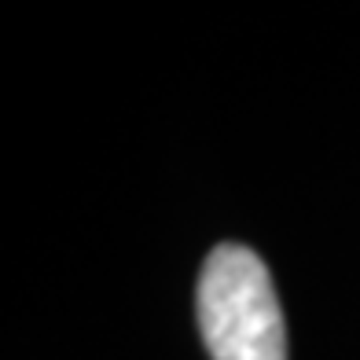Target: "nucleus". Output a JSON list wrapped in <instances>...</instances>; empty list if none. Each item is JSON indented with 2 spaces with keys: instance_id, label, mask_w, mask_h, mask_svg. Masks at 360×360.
Segmentation results:
<instances>
[{
  "instance_id": "nucleus-1",
  "label": "nucleus",
  "mask_w": 360,
  "mask_h": 360,
  "mask_svg": "<svg viewBox=\"0 0 360 360\" xmlns=\"http://www.w3.org/2000/svg\"><path fill=\"white\" fill-rule=\"evenodd\" d=\"M199 327L214 360H287V327L254 250L221 243L199 276Z\"/></svg>"
}]
</instances>
